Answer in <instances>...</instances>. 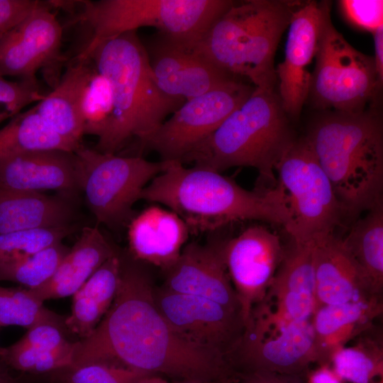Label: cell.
Segmentation results:
<instances>
[{
	"label": "cell",
	"mask_w": 383,
	"mask_h": 383,
	"mask_svg": "<svg viewBox=\"0 0 383 383\" xmlns=\"http://www.w3.org/2000/svg\"><path fill=\"white\" fill-rule=\"evenodd\" d=\"M227 362L232 374L264 371L305 376L313 363L318 365L311 318L283 323L252 313Z\"/></svg>",
	"instance_id": "obj_11"
},
{
	"label": "cell",
	"mask_w": 383,
	"mask_h": 383,
	"mask_svg": "<svg viewBox=\"0 0 383 383\" xmlns=\"http://www.w3.org/2000/svg\"><path fill=\"white\" fill-rule=\"evenodd\" d=\"M117 253L97 227H84L50 279L28 290L41 302L73 295L101 265Z\"/></svg>",
	"instance_id": "obj_23"
},
{
	"label": "cell",
	"mask_w": 383,
	"mask_h": 383,
	"mask_svg": "<svg viewBox=\"0 0 383 383\" xmlns=\"http://www.w3.org/2000/svg\"><path fill=\"white\" fill-rule=\"evenodd\" d=\"M78 230L76 223L54 228L12 231L0 234V263L22 259L50 245Z\"/></svg>",
	"instance_id": "obj_35"
},
{
	"label": "cell",
	"mask_w": 383,
	"mask_h": 383,
	"mask_svg": "<svg viewBox=\"0 0 383 383\" xmlns=\"http://www.w3.org/2000/svg\"><path fill=\"white\" fill-rule=\"evenodd\" d=\"M44 95L37 79L10 81L0 77V124L21 113L27 106L38 102Z\"/></svg>",
	"instance_id": "obj_36"
},
{
	"label": "cell",
	"mask_w": 383,
	"mask_h": 383,
	"mask_svg": "<svg viewBox=\"0 0 383 383\" xmlns=\"http://www.w3.org/2000/svg\"><path fill=\"white\" fill-rule=\"evenodd\" d=\"M315 309L313 243H292L255 309L271 321L292 323L311 319Z\"/></svg>",
	"instance_id": "obj_19"
},
{
	"label": "cell",
	"mask_w": 383,
	"mask_h": 383,
	"mask_svg": "<svg viewBox=\"0 0 383 383\" xmlns=\"http://www.w3.org/2000/svg\"><path fill=\"white\" fill-rule=\"evenodd\" d=\"M221 383H238L236 381L231 378H227L223 380H221Z\"/></svg>",
	"instance_id": "obj_47"
},
{
	"label": "cell",
	"mask_w": 383,
	"mask_h": 383,
	"mask_svg": "<svg viewBox=\"0 0 383 383\" xmlns=\"http://www.w3.org/2000/svg\"><path fill=\"white\" fill-rule=\"evenodd\" d=\"M277 171L289 211V218L284 228L293 243H313L333 234L344 215L332 184L306 136L296 139Z\"/></svg>",
	"instance_id": "obj_10"
},
{
	"label": "cell",
	"mask_w": 383,
	"mask_h": 383,
	"mask_svg": "<svg viewBox=\"0 0 383 383\" xmlns=\"http://www.w3.org/2000/svg\"><path fill=\"white\" fill-rule=\"evenodd\" d=\"M74 198L0 189V234L75 223Z\"/></svg>",
	"instance_id": "obj_25"
},
{
	"label": "cell",
	"mask_w": 383,
	"mask_h": 383,
	"mask_svg": "<svg viewBox=\"0 0 383 383\" xmlns=\"http://www.w3.org/2000/svg\"><path fill=\"white\" fill-rule=\"evenodd\" d=\"M109 81L114 113L96 150L116 154L129 140L141 146L185 100L165 94L157 86L147 49L136 31L124 33L97 46L88 56Z\"/></svg>",
	"instance_id": "obj_4"
},
{
	"label": "cell",
	"mask_w": 383,
	"mask_h": 383,
	"mask_svg": "<svg viewBox=\"0 0 383 383\" xmlns=\"http://www.w3.org/2000/svg\"><path fill=\"white\" fill-rule=\"evenodd\" d=\"M316 309L380 297L333 234L313 242Z\"/></svg>",
	"instance_id": "obj_21"
},
{
	"label": "cell",
	"mask_w": 383,
	"mask_h": 383,
	"mask_svg": "<svg viewBox=\"0 0 383 383\" xmlns=\"http://www.w3.org/2000/svg\"><path fill=\"white\" fill-rule=\"evenodd\" d=\"M340 11L353 26L372 33L383 25V1L381 0H341Z\"/></svg>",
	"instance_id": "obj_38"
},
{
	"label": "cell",
	"mask_w": 383,
	"mask_h": 383,
	"mask_svg": "<svg viewBox=\"0 0 383 383\" xmlns=\"http://www.w3.org/2000/svg\"><path fill=\"white\" fill-rule=\"evenodd\" d=\"M305 383H344L333 370L329 364H321L308 371L305 375Z\"/></svg>",
	"instance_id": "obj_42"
},
{
	"label": "cell",
	"mask_w": 383,
	"mask_h": 383,
	"mask_svg": "<svg viewBox=\"0 0 383 383\" xmlns=\"http://www.w3.org/2000/svg\"><path fill=\"white\" fill-rule=\"evenodd\" d=\"M70 249L59 243L22 259L0 263V280L15 282L28 289L38 287L50 279Z\"/></svg>",
	"instance_id": "obj_32"
},
{
	"label": "cell",
	"mask_w": 383,
	"mask_h": 383,
	"mask_svg": "<svg viewBox=\"0 0 383 383\" xmlns=\"http://www.w3.org/2000/svg\"><path fill=\"white\" fill-rule=\"evenodd\" d=\"M372 383H383V377L374 381Z\"/></svg>",
	"instance_id": "obj_48"
},
{
	"label": "cell",
	"mask_w": 383,
	"mask_h": 383,
	"mask_svg": "<svg viewBox=\"0 0 383 383\" xmlns=\"http://www.w3.org/2000/svg\"><path fill=\"white\" fill-rule=\"evenodd\" d=\"M353 346H345L331 356L330 365L343 380L350 383H372L383 377L382 340L360 335Z\"/></svg>",
	"instance_id": "obj_31"
},
{
	"label": "cell",
	"mask_w": 383,
	"mask_h": 383,
	"mask_svg": "<svg viewBox=\"0 0 383 383\" xmlns=\"http://www.w3.org/2000/svg\"><path fill=\"white\" fill-rule=\"evenodd\" d=\"M79 147L55 133L33 106L16 115L0 128V160L34 150L75 152Z\"/></svg>",
	"instance_id": "obj_29"
},
{
	"label": "cell",
	"mask_w": 383,
	"mask_h": 383,
	"mask_svg": "<svg viewBox=\"0 0 383 383\" xmlns=\"http://www.w3.org/2000/svg\"><path fill=\"white\" fill-rule=\"evenodd\" d=\"M62 323H43L29 329L24 336L13 345L17 347L39 350H53L69 341L64 336Z\"/></svg>",
	"instance_id": "obj_39"
},
{
	"label": "cell",
	"mask_w": 383,
	"mask_h": 383,
	"mask_svg": "<svg viewBox=\"0 0 383 383\" xmlns=\"http://www.w3.org/2000/svg\"><path fill=\"white\" fill-rule=\"evenodd\" d=\"M43 323H61V318L45 309L28 289L0 287V327L20 326L29 329Z\"/></svg>",
	"instance_id": "obj_34"
},
{
	"label": "cell",
	"mask_w": 383,
	"mask_h": 383,
	"mask_svg": "<svg viewBox=\"0 0 383 383\" xmlns=\"http://www.w3.org/2000/svg\"><path fill=\"white\" fill-rule=\"evenodd\" d=\"M147 52L157 86L171 96L186 101L238 79L206 60L189 44L161 33Z\"/></svg>",
	"instance_id": "obj_16"
},
{
	"label": "cell",
	"mask_w": 383,
	"mask_h": 383,
	"mask_svg": "<svg viewBox=\"0 0 383 383\" xmlns=\"http://www.w3.org/2000/svg\"><path fill=\"white\" fill-rule=\"evenodd\" d=\"M41 4L36 0H0V36Z\"/></svg>",
	"instance_id": "obj_40"
},
{
	"label": "cell",
	"mask_w": 383,
	"mask_h": 383,
	"mask_svg": "<svg viewBox=\"0 0 383 383\" xmlns=\"http://www.w3.org/2000/svg\"><path fill=\"white\" fill-rule=\"evenodd\" d=\"M284 254L279 235L262 226H250L224 240V260L245 326L264 301Z\"/></svg>",
	"instance_id": "obj_14"
},
{
	"label": "cell",
	"mask_w": 383,
	"mask_h": 383,
	"mask_svg": "<svg viewBox=\"0 0 383 383\" xmlns=\"http://www.w3.org/2000/svg\"><path fill=\"white\" fill-rule=\"evenodd\" d=\"M90 63V60H75L54 89L33 106L55 133L77 146L82 145L84 135L79 113V96Z\"/></svg>",
	"instance_id": "obj_26"
},
{
	"label": "cell",
	"mask_w": 383,
	"mask_h": 383,
	"mask_svg": "<svg viewBox=\"0 0 383 383\" xmlns=\"http://www.w3.org/2000/svg\"><path fill=\"white\" fill-rule=\"evenodd\" d=\"M0 189L43 193L56 190L72 198L80 192L74 152L40 150L0 160Z\"/></svg>",
	"instance_id": "obj_20"
},
{
	"label": "cell",
	"mask_w": 383,
	"mask_h": 383,
	"mask_svg": "<svg viewBox=\"0 0 383 383\" xmlns=\"http://www.w3.org/2000/svg\"><path fill=\"white\" fill-rule=\"evenodd\" d=\"M80 192L97 223L111 229L128 224L144 188L165 169V161L120 156L80 146L75 152Z\"/></svg>",
	"instance_id": "obj_9"
},
{
	"label": "cell",
	"mask_w": 383,
	"mask_h": 383,
	"mask_svg": "<svg viewBox=\"0 0 383 383\" xmlns=\"http://www.w3.org/2000/svg\"><path fill=\"white\" fill-rule=\"evenodd\" d=\"M374 47V60L379 81L383 84V25L372 33Z\"/></svg>",
	"instance_id": "obj_43"
},
{
	"label": "cell",
	"mask_w": 383,
	"mask_h": 383,
	"mask_svg": "<svg viewBox=\"0 0 383 383\" xmlns=\"http://www.w3.org/2000/svg\"><path fill=\"white\" fill-rule=\"evenodd\" d=\"M189 233L177 213L157 205L143 209L128 224L129 249L134 260L165 272L179 259Z\"/></svg>",
	"instance_id": "obj_22"
},
{
	"label": "cell",
	"mask_w": 383,
	"mask_h": 383,
	"mask_svg": "<svg viewBox=\"0 0 383 383\" xmlns=\"http://www.w3.org/2000/svg\"><path fill=\"white\" fill-rule=\"evenodd\" d=\"M0 383H16L2 363L0 364Z\"/></svg>",
	"instance_id": "obj_45"
},
{
	"label": "cell",
	"mask_w": 383,
	"mask_h": 383,
	"mask_svg": "<svg viewBox=\"0 0 383 383\" xmlns=\"http://www.w3.org/2000/svg\"><path fill=\"white\" fill-rule=\"evenodd\" d=\"M178 383H221V381H213L207 379H188L181 381Z\"/></svg>",
	"instance_id": "obj_46"
},
{
	"label": "cell",
	"mask_w": 383,
	"mask_h": 383,
	"mask_svg": "<svg viewBox=\"0 0 383 383\" xmlns=\"http://www.w3.org/2000/svg\"><path fill=\"white\" fill-rule=\"evenodd\" d=\"M154 298L159 311L179 336L227 362L245 330L240 313L211 300L163 288H155Z\"/></svg>",
	"instance_id": "obj_13"
},
{
	"label": "cell",
	"mask_w": 383,
	"mask_h": 383,
	"mask_svg": "<svg viewBox=\"0 0 383 383\" xmlns=\"http://www.w3.org/2000/svg\"><path fill=\"white\" fill-rule=\"evenodd\" d=\"M230 378L238 383H305V376L264 371L235 372Z\"/></svg>",
	"instance_id": "obj_41"
},
{
	"label": "cell",
	"mask_w": 383,
	"mask_h": 383,
	"mask_svg": "<svg viewBox=\"0 0 383 383\" xmlns=\"http://www.w3.org/2000/svg\"><path fill=\"white\" fill-rule=\"evenodd\" d=\"M382 313L380 297L318 307L311 318L318 365L329 364L332 355L371 328Z\"/></svg>",
	"instance_id": "obj_24"
},
{
	"label": "cell",
	"mask_w": 383,
	"mask_h": 383,
	"mask_svg": "<svg viewBox=\"0 0 383 383\" xmlns=\"http://www.w3.org/2000/svg\"><path fill=\"white\" fill-rule=\"evenodd\" d=\"M255 87L236 79L186 100L141 145L161 161H180L251 95Z\"/></svg>",
	"instance_id": "obj_12"
},
{
	"label": "cell",
	"mask_w": 383,
	"mask_h": 383,
	"mask_svg": "<svg viewBox=\"0 0 383 383\" xmlns=\"http://www.w3.org/2000/svg\"><path fill=\"white\" fill-rule=\"evenodd\" d=\"M223 244V240L187 243L175 264L165 272L162 288L211 300L242 316L226 266Z\"/></svg>",
	"instance_id": "obj_17"
},
{
	"label": "cell",
	"mask_w": 383,
	"mask_h": 383,
	"mask_svg": "<svg viewBox=\"0 0 383 383\" xmlns=\"http://www.w3.org/2000/svg\"><path fill=\"white\" fill-rule=\"evenodd\" d=\"M50 2L42 4L0 36V77L37 79L60 56L62 28Z\"/></svg>",
	"instance_id": "obj_15"
},
{
	"label": "cell",
	"mask_w": 383,
	"mask_h": 383,
	"mask_svg": "<svg viewBox=\"0 0 383 383\" xmlns=\"http://www.w3.org/2000/svg\"><path fill=\"white\" fill-rule=\"evenodd\" d=\"M328 177L344 216L382 202L383 126L374 106L320 111L305 135Z\"/></svg>",
	"instance_id": "obj_3"
},
{
	"label": "cell",
	"mask_w": 383,
	"mask_h": 383,
	"mask_svg": "<svg viewBox=\"0 0 383 383\" xmlns=\"http://www.w3.org/2000/svg\"><path fill=\"white\" fill-rule=\"evenodd\" d=\"M232 0H99L82 1L79 21L91 38L77 60H86L102 43L141 27L186 44L196 42Z\"/></svg>",
	"instance_id": "obj_7"
},
{
	"label": "cell",
	"mask_w": 383,
	"mask_h": 383,
	"mask_svg": "<svg viewBox=\"0 0 383 383\" xmlns=\"http://www.w3.org/2000/svg\"><path fill=\"white\" fill-rule=\"evenodd\" d=\"M301 4L283 0L234 1L192 47L216 67L248 78L255 87L275 89V52Z\"/></svg>",
	"instance_id": "obj_5"
},
{
	"label": "cell",
	"mask_w": 383,
	"mask_h": 383,
	"mask_svg": "<svg viewBox=\"0 0 383 383\" xmlns=\"http://www.w3.org/2000/svg\"><path fill=\"white\" fill-rule=\"evenodd\" d=\"M113 113L111 84L91 61L82 87L79 103L84 135H94L98 140L101 139L112 123Z\"/></svg>",
	"instance_id": "obj_30"
},
{
	"label": "cell",
	"mask_w": 383,
	"mask_h": 383,
	"mask_svg": "<svg viewBox=\"0 0 383 383\" xmlns=\"http://www.w3.org/2000/svg\"><path fill=\"white\" fill-rule=\"evenodd\" d=\"M65 383H138L152 374L102 363L65 370Z\"/></svg>",
	"instance_id": "obj_37"
},
{
	"label": "cell",
	"mask_w": 383,
	"mask_h": 383,
	"mask_svg": "<svg viewBox=\"0 0 383 383\" xmlns=\"http://www.w3.org/2000/svg\"><path fill=\"white\" fill-rule=\"evenodd\" d=\"M151 277L122 259L113 301L87 338L74 342L70 369L102 363L180 379L221 381L226 361L179 336L159 311Z\"/></svg>",
	"instance_id": "obj_1"
},
{
	"label": "cell",
	"mask_w": 383,
	"mask_h": 383,
	"mask_svg": "<svg viewBox=\"0 0 383 383\" xmlns=\"http://www.w3.org/2000/svg\"><path fill=\"white\" fill-rule=\"evenodd\" d=\"M74 343L68 342L53 350H39L12 345L0 348V360L16 370L44 374L65 371L72 365Z\"/></svg>",
	"instance_id": "obj_33"
},
{
	"label": "cell",
	"mask_w": 383,
	"mask_h": 383,
	"mask_svg": "<svg viewBox=\"0 0 383 383\" xmlns=\"http://www.w3.org/2000/svg\"><path fill=\"white\" fill-rule=\"evenodd\" d=\"M357 220L342 240L346 250L376 294L383 288V203Z\"/></svg>",
	"instance_id": "obj_28"
},
{
	"label": "cell",
	"mask_w": 383,
	"mask_h": 383,
	"mask_svg": "<svg viewBox=\"0 0 383 383\" xmlns=\"http://www.w3.org/2000/svg\"><path fill=\"white\" fill-rule=\"evenodd\" d=\"M138 383H178L172 382L165 379L163 376L151 374L139 381Z\"/></svg>",
	"instance_id": "obj_44"
},
{
	"label": "cell",
	"mask_w": 383,
	"mask_h": 383,
	"mask_svg": "<svg viewBox=\"0 0 383 383\" xmlns=\"http://www.w3.org/2000/svg\"><path fill=\"white\" fill-rule=\"evenodd\" d=\"M321 1L302 3L294 12L284 60L277 65L278 94L290 118H297L306 102L311 73L307 67L315 57L320 30Z\"/></svg>",
	"instance_id": "obj_18"
},
{
	"label": "cell",
	"mask_w": 383,
	"mask_h": 383,
	"mask_svg": "<svg viewBox=\"0 0 383 383\" xmlns=\"http://www.w3.org/2000/svg\"><path fill=\"white\" fill-rule=\"evenodd\" d=\"M275 89L255 87L207 138L179 162L219 172L250 167L275 183L277 167L297 137Z\"/></svg>",
	"instance_id": "obj_6"
},
{
	"label": "cell",
	"mask_w": 383,
	"mask_h": 383,
	"mask_svg": "<svg viewBox=\"0 0 383 383\" xmlns=\"http://www.w3.org/2000/svg\"><path fill=\"white\" fill-rule=\"evenodd\" d=\"M122 267L119 254L107 260L73 294L72 313L65 326L79 337H88L111 307L116 296Z\"/></svg>",
	"instance_id": "obj_27"
},
{
	"label": "cell",
	"mask_w": 383,
	"mask_h": 383,
	"mask_svg": "<svg viewBox=\"0 0 383 383\" xmlns=\"http://www.w3.org/2000/svg\"><path fill=\"white\" fill-rule=\"evenodd\" d=\"M163 171L143 190L140 199L177 213L192 233L216 231L238 221H260L283 227L289 218L286 194L277 184L249 191L221 172L178 160L165 161Z\"/></svg>",
	"instance_id": "obj_2"
},
{
	"label": "cell",
	"mask_w": 383,
	"mask_h": 383,
	"mask_svg": "<svg viewBox=\"0 0 383 383\" xmlns=\"http://www.w3.org/2000/svg\"><path fill=\"white\" fill-rule=\"evenodd\" d=\"M321 6L315 67L307 99L319 111H362L374 104L382 87L374 57L353 48L334 27L331 1H321Z\"/></svg>",
	"instance_id": "obj_8"
}]
</instances>
